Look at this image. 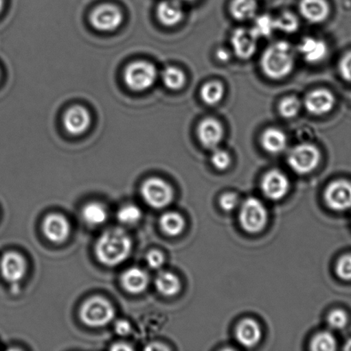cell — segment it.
I'll list each match as a JSON object with an SVG mask.
<instances>
[{
	"instance_id": "obj_19",
	"label": "cell",
	"mask_w": 351,
	"mask_h": 351,
	"mask_svg": "<svg viewBox=\"0 0 351 351\" xmlns=\"http://www.w3.org/2000/svg\"><path fill=\"white\" fill-rule=\"evenodd\" d=\"M299 10L301 15L312 23L324 22L330 13V7L326 0H302Z\"/></svg>"
},
{
	"instance_id": "obj_12",
	"label": "cell",
	"mask_w": 351,
	"mask_h": 351,
	"mask_svg": "<svg viewBox=\"0 0 351 351\" xmlns=\"http://www.w3.org/2000/svg\"><path fill=\"white\" fill-rule=\"evenodd\" d=\"M258 38L253 31L239 27L234 31L231 36V46L234 53L240 60H249L256 53Z\"/></svg>"
},
{
	"instance_id": "obj_6",
	"label": "cell",
	"mask_w": 351,
	"mask_h": 351,
	"mask_svg": "<svg viewBox=\"0 0 351 351\" xmlns=\"http://www.w3.org/2000/svg\"><path fill=\"white\" fill-rule=\"evenodd\" d=\"M321 153L313 144L304 143L295 146L288 154V164L298 174H308L318 167Z\"/></svg>"
},
{
	"instance_id": "obj_41",
	"label": "cell",
	"mask_w": 351,
	"mask_h": 351,
	"mask_svg": "<svg viewBox=\"0 0 351 351\" xmlns=\"http://www.w3.org/2000/svg\"><path fill=\"white\" fill-rule=\"evenodd\" d=\"M216 55L218 60L223 62V63L229 62L230 58H231V53H230V51L225 47L219 48V49L216 51Z\"/></svg>"
},
{
	"instance_id": "obj_9",
	"label": "cell",
	"mask_w": 351,
	"mask_h": 351,
	"mask_svg": "<svg viewBox=\"0 0 351 351\" xmlns=\"http://www.w3.org/2000/svg\"><path fill=\"white\" fill-rule=\"evenodd\" d=\"M325 199L330 208L346 211L351 208V184L345 180L332 182L326 189Z\"/></svg>"
},
{
	"instance_id": "obj_7",
	"label": "cell",
	"mask_w": 351,
	"mask_h": 351,
	"mask_svg": "<svg viewBox=\"0 0 351 351\" xmlns=\"http://www.w3.org/2000/svg\"><path fill=\"white\" fill-rule=\"evenodd\" d=\"M141 195L148 205L157 209L170 205L174 195L170 185L158 178L147 179L141 187Z\"/></svg>"
},
{
	"instance_id": "obj_39",
	"label": "cell",
	"mask_w": 351,
	"mask_h": 351,
	"mask_svg": "<svg viewBox=\"0 0 351 351\" xmlns=\"http://www.w3.org/2000/svg\"><path fill=\"white\" fill-rule=\"evenodd\" d=\"M339 71L346 81L351 82V51L345 55L340 61Z\"/></svg>"
},
{
	"instance_id": "obj_46",
	"label": "cell",
	"mask_w": 351,
	"mask_h": 351,
	"mask_svg": "<svg viewBox=\"0 0 351 351\" xmlns=\"http://www.w3.org/2000/svg\"><path fill=\"white\" fill-rule=\"evenodd\" d=\"M179 1L192 2L194 1V0H179Z\"/></svg>"
},
{
	"instance_id": "obj_33",
	"label": "cell",
	"mask_w": 351,
	"mask_h": 351,
	"mask_svg": "<svg viewBox=\"0 0 351 351\" xmlns=\"http://www.w3.org/2000/svg\"><path fill=\"white\" fill-rule=\"evenodd\" d=\"M337 348V343L331 333L322 332L313 339L311 350L315 351H332Z\"/></svg>"
},
{
	"instance_id": "obj_26",
	"label": "cell",
	"mask_w": 351,
	"mask_h": 351,
	"mask_svg": "<svg viewBox=\"0 0 351 351\" xmlns=\"http://www.w3.org/2000/svg\"><path fill=\"white\" fill-rule=\"evenodd\" d=\"M258 10L256 0H233L230 5V12L234 19L247 21L256 17Z\"/></svg>"
},
{
	"instance_id": "obj_34",
	"label": "cell",
	"mask_w": 351,
	"mask_h": 351,
	"mask_svg": "<svg viewBox=\"0 0 351 351\" xmlns=\"http://www.w3.org/2000/svg\"><path fill=\"white\" fill-rule=\"evenodd\" d=\"M211 161L216 169L223 171L229 167L231 163V158L225 150L215 149L213 150Z\"/></svg>"
},
{
	"instance_id": "obj_15",
	"label": "cell",
	"mask_w": 351,
	"mask_h": 351,
	"mask_svg": "<svg viewBox=\"0 0 351 351\" xmlns=\"http://www.w3.org/2000/svg\"><path fill=\"white\" fill-rule=\"evenodd\" d=\"M335 97L328 89L319 88L306 96L304 106L309 113L322 116L332 111L335 105Z\"/></svg>"
},
{
	"instance_id": "obj_14",
	"label": "cell",
	"mask_w": 351,
	"mask_h": 351,
	"mask_svg": "<svg viewBox=\"0 0 351 351\" xmlns=\"http://www.w3.org/2000/svg\"><path fill=\"white\" fill-rule=\"evenodd\" d=\"M43 230L45 237L55 243H64L70 234V223L60 213H51L44 219Z\"/></svg>"
},
{
	"instance_id": "obj_5",
	"label": "cell",
	"mask_w": 351,
	"mask_h": 351,
	"mask_svg": "<svg viewBox=\"0 0 351 351\" xmlns=\"http://www.w3.org/2000/svg\"><path fill=\"white\" fill-rule=\"evenodd\" d=\"M240 222L249 233L261 232L267 226L268 213L266 206L256 198L247 199L240 211Z\"/></svg>"
},
{
	"instance_id": "obj_37",
	"label": "cell",
	"mask_w": 351,
	"mask_h": 351,
	"mask_svg": "<svg viewBox=\"0 0 351 351\" xmlns=\"http://www.w3.org/2000/svg\"><path fill=\"white\" fill-rule=\"evenodd\" d=\"M239 204L238 195L235 193H226L220 198V206L225 211H233Z\"/></svg>"
},
{
	"instance_id": "obj_32",
	"label": "cell",
	"mask_w": 351,
	"mask_h": 351,
	"mask_svg": "<svg viewBox=\"0 0 351 351\" xmlns=\"http://www.w3.org/2000/svg\"><path fill=\"white\" fill-rule=\"evenodd\" d=\"M302 108L300 99L295 96H287L282 99L278 110L284 119H292L297 116Z\"/></svg>"
},
{
	"instance_id": "obj_20",
	"label": "cell",
	"mask_w": 351,
	"mask_h": 351,
	"mask_svg": "<svg viewBox=\"0 0 351 351\" xmlns=\"http://www.w3.org/2000/svg\"><path fill=\"white\" fill-rule=\"evenodd\" d=\"M122 284L124 289L129 293L140 294L146 290L149 285V276L139 267H131L123 273Z\"/></svg>"
},
{
	"instance_id": "obj_40",
	"label": "cell",
	"mask_w": 351,
	"mask_h": 351,
	"mask_svg": "<svg viewBox=\"0 0 351 351\" xmlns=\"http://www.w3.org/2000/svg\"><path fill=\"white\" fill-rule=\"evenodd\" d=\"M115 331L120 336H126L132 331V326L125 319H120V321L115 322Z\"/></svg>"
},
{
	"instance_id": "obj_31",
	"label": "cell",
	"mask_w": 351,
	"mask_h": 351,
	"mask_svg": "<svg viewBox=\"0 0 351 351\" xmlns=\"http://www.w3.org/2000/svg\"><path fill=\"white\" fill-rule=\"evenodd\" d=\"M276 29L286 34L295 33L299 27V20L294 13L284 12L275 19Z\"/></svg>"
},
{
	"instance_id": "obj_21",
	"label": "cell",
	"mask_w": 351,
	"mask_h": 351,
	"mask_svg": "<svg viewBox=\"0 0 351 351\" xmlns=\"http://www.w3.org/2000/svg\"><path fill=\"white\" fill-rule=\"evenodd\" d=\"M236 339L240 345L251 348L257 346L261 339V328L252 319H245L239 323L236 330Z\"/></svg>"
},
{
	"instance_id": "obj_29",
	"label": "cell",
	"mask_w": 351,
	"mask_h": 351,
	"mask_svg": "<svg viewBox=\"0 0 351 351\" xmlns=\"http://www.w3.org/2000/svg\"><path fill=\"white\" fill-rule=\"evenodd\" d=\"M251 30L258 39L271 36L277 30L274 17L268 14L256 17Z\"/></svg>"
},
{
	"instance_id": "obj_45",
	"label": "cell",
	"mask_w": 351,
	"mask_h": 351,
	"mask_svg": "<svg viewBox=\"0 0 351 351\" xmlns=\"http://www.w3.org/2000/svg\"><path fill=\"white\" fill-rule=\"evenodd\" d=\"M3 7V0H0V13H1Z\"/></svg>"
},
{
	"instance_id": "obj_30",
	"label": "cell",
	"mask_w": 351,
	"mask_h": 351,
	"mask_svg": "<svg viewBox=\"0 0 351 351\" xmlns=\"http://www.w3.org/2000/svg\"><path fill=\"white\" fill-rule=\"evenodd\" d=\"M117 218L123 225L133 226L142 218V212L139 206L133 204L123 206L117 213Z\"/></svg>"
},
{
	"instance_id": "obj_36",
	"label": "cell",
	"mask_w": 351,
	"mask_h": 351,
	"mask_svg": "<svg viewBox=\"0 0 351 351\" xmlns=\"http://www.w3.org/2000/svg\"><path fill=\"white\" fill-rule=\"evenodd\" d=\"M336 273L343 280H351V254L342 256L337 263Z\"/></svg>"
},
{
	"instance_id": "obj_28",
	"label": "cell",
	"mask_w": 351,
	"mask_h": 351,
	"mask_svg": "<svg viewBox=\"0 0 351 351\" xmlns=\"http://www.w3.org/2000/svg\"><path fill=\"white\" fill-rule=\"evenodd\" d=\"M161 77L165 87L174 91L183 88L187 80L184 72L174 66L165 68L161 72Z\"/></svg>"
},
{
	"instance_id": "obj_42",
	"label": "cell",
	"mask_w": 351,
	"mask_h": 351,
	"mask_svg": "<svg viewBox=\"0 0 351 351\" xmlns=\"http://www.w3.org/2000/svg\"><path fill=\"white\" fill-rule=\"evenodd\" d=\"M113 350H133V347L126 343H117L111 348Z\"/></svg>"
},
{
	"instance_id": "obj_2",
	"label": "cell",
	"mask_w": 351,
	"mask_h": 351,
	"mask_svg": "<svg viewBox=\"0 0 351 351\" xmlns=\"http://www.w3.org/2000/svg\"><path fill=\"white\" fill-rule=\"evenodd\" d=\"M294 48L287 41H277L264 50L261 57V68L264 74L274 80H280L291 73L295 66Z\"/></svg>"
},
{
	"instance_id": "obj_38",
	"label": "cell",
	"mask_w": 351,
	"mask_h": 351,
	"mask_svg": "<svg viewBox=\"0 0 351 351\" xmlns=\"http://www.w3.org/2000/svg\"><path fill=\"white\" fill-rule=\"evenodd\" d=\"M147 264L152 269H159L164 264L163 254L158 250H150L146 256Z\"/></svg>"
},
{
	"instance_id": "obj_10",
	"label": "cell",
	"mask_w": 351,
	"mask_h": 351,
	"mask_svg": "<svg viewBox=\"0 0 351 351\" xmlns=\"http://www.w3.org/2000/svg\"><path fill=\"white\" fill-rule=\"evenodd\" d=\"M91 116L88 110L82 106H73L65 112L63 125L71 136H80L91 127Z\"/></svg>"
},
{
	"instance_id": "obj_1",
	"label": "cell",
	"mask_w": 351,
	"mask_h": 351,
	"mask_svg": "<svg viewBox=\"0 0 351 351\" xmlns=\"http://www.w3.org/2000/svg\"><path fill=\"white\" fill-rule=\"evenodd\" d=\"M132 251V241L125 230H106L95 244V254L100 263L108 267L122 264Z\"/></svg>"
},
{
	"instance_id": "obj_24",
	"label": "cell",
	"mask_w": 351,
	"mask_h": 351,
	"mask_svg": "<svg viewBox=\"0 0 351 351\" xmlns=\"http://www.w3.org/2000/svg\"><path fill=\"white\" fill-rule=\"evenodd\" d=\"M82 218L89 226H98L106 221L108 212L104 206L98 202H91L82 208Z\"/></svg>"
},
{
	"instance_id": "obj_22",
	"label": "cell",
	"mask_w": 351,
	"mask_h": 351,
	"mask_svg": "<svg viewBox=\"0 0 351 351\" xmlns=\"http://www.w3.org/2000/svg\"><path fill=\"white\" fill-rule=\"evenodd\" d=\"M261 144L267 152L278 154L283 153L288 146L286 135L281 130L269 128L261 136Z\"/></svg>"
},
{
	"instance_id": "obj_35",
	"label": "cell",
	"mask_w": 351,
	"mask_h": 351,
	"mask_svg": "<svg viewBox=\"0 0 351 351\" xmlns=\"http://www.w3.org/2000/svg\"><path fill=\"white\" fill-rule=\"evenodd\" d=\"M328 322L330 328L336 330L343 329L346 328L347 322H348V317H347L345 311H341V309H335V311L330 313Z\"/></svg>"
},
{
	"instance_id": "obj_27",
	"label": "cell",
	"mask_w": 351,
	"mask_h": 351,
	"mask_svg": "<svg viewBox=\"0 0 351 351\" xmlns=\"http://www.w3.org/2000/svg\"><path fill=\"white\" fill-rule=\"evenodd\" d=\"M225 92V87L221 82H209L202 86L201 97L206 105L215 106L222 101Z\"/></svg>"
},
{
	"instance_id": "obj_8",
	"label": "cell",
	"mask_w": 351,
	"mask_h": 351,
	"mask_svg": "<svg viewBox=\"0 0 351 351\" xmlns=\"http://www.w3.org/2000/svg\"><path fill=\"white\" fill-rule=\"evenodd\" d=\"M122 10L113 5H102L92 10L89 20L96 30L102 32H111L122 25L123 23Z\"/></svg>"
},
{
	"instance_id": "obj_16",
	"label": "cell",
	"mask_w": 351,
	"mask_h": 351,
	"mask_svg": "<svg viewBox=\"0 0 351 351\" xmlns=\"http://www.w3.org/2000/svg\"><path fill=\"white\" fill-rule=\"evenodd\" d=\"M198 137L202 145L208 149H218L223 137L221 123L215 119H203L198 127Z\"/></svg>"
},
{
	"instance_id": "obj_25",
	"label": "cell",
	"mask_w": 351,
	"mask_h": 351,
	"mask_svg": "<svg viewBox=\"0 0 351 351\" xmlns=\"http://www.w3.org/2000/svg\"><path fill=\"white\" fill-rule=\"evenodd\" d=\"M160 227L161 230L168 236H178L183 232L185 220L180 213L168 212L163 213L160 218Z\"/></svg>"
},
{
	"instance_id": "obj_13",
	"label": "cell",
	"mask_w": 351,
	"mask_h": 351,
	"mask_svg": "<svg viewBox=\"0 0 351 351\" xmlns=\"http://www.w3.org/2000/svg\"><path fill=\"white\" fill-rule=\"evenodd\" d=\"M288 189H290V182L286 176L280 171H268L261 182V189L264 195L273 201H278L284 198L287 195Z\"/></svg>"
},
{
	"instance_id": "obj_23",
	"label": "cell",
	"mask_w": 351,
	"mask_h": 351,
	"mask_svg": "<svg viewBox=\"0 0 351 351\" xmlns=\"http://www.w3.org/2000/svg\"><path fill=\"white\" fill-rule=\"evenodd\" d=\"M157 290L165 297H173L181 290V282L177 275L170 271H161L155 280Z\"/></svg>"
},
{
	"instance_id": "obj_3",
	"label": "cell",
	"mask_w": 351,
	"mask_h": 351,
	"mask_svg": "<svg viewBox=\"0 0 351 351\" xmlns=\"http://www.w3.org/2000/svg\"><path fill=\"white\" fill-rule=\"evenodd\" d=\"M157 75V68L153 64L147 61H136L127 65L124 71V81L133 91L143 92L152 87Z\"/></svg>"
},
{
	"instance_id": "obj_18",
	"label": "cell",
	"mask_w": 351,
	"mask_h": 351,
	"mask_svg": "<svg viewBox=\"0 0 351 351\" xmlns=\"http://www.w3.org/2000/svg\"><path fill=\"white\" fill-rule=\"evenodd\" d=\"M157 15L161 24L173 27L183 19V8L179 0H163L157 6Z\"/></svg>"
},
{
	"instance_id": "obj_17",
	"label": "cell",
	"mask_w": 351,
	"mask_h": 351,
	"mask_svg": "<svg viewBox=\"0 0 351 351\" xmlns=\"http://www.w3.org/2000/svg\"><path fill=\"white\" fill-rule=\"evenodd\" d=\"M298 51L308 63L318 64L328 56V47L324 40L305 37L299 44Z\"/></svg>"
},
{
	"instance_id": "obj_11",
	"label": "cell",
	"mask_w": 351,
	"mask_h": 351,
	"mask_svg": "<svg viewBox=\"0 0 351 351\" xmlns=\"http://www.w3.org/2000/svg\"><path fill=\"white\" fill-rule=\"evenodd\" d=\"M26 271V261L22 254L12 251L3 254L0 261V271L5 280L12 284H17L23 280Z\"/></svg>"
},
{
	"instance_id": "obj_43",
	"label": "cell",
	"mask_w": 351,
	"mask_h": 351,
	"mask_svg": "<svg viewBox=\"0 0 351 351\" xmlns=\"http://www.w3.org/2000/svg\"><path fill=\"white\" fill-rule=\"evenodd\" d=\"M146 350H168L166 346L163 345H160V343H153V345H150L149 347H147Z\"/></svg>"
},
{
	"instance_id": "obj_44",
	"label": "cell",
	"mask_w": 351,
	"mask_h": 351,
	"mask_svg": "<svg viewBox=\"0 0 351 351\" xmlns=\"http://www.w3.org/2000/svg\"><path fill=\"white\" fill-rule=\"evenodd\" d=\"M343 349L346 350H351V339H350L349 341H347Z\"/></svg>"
},
{
	"instance_id": "obj_4",
	"label": "cell",
	"mask_w": 351,
	"mask_h": 351,
	"mask_svg": "<svg viewBox=\"0 0 351 351\" xmlns=\"http://www.w3.org/2000/svg\"><path fill=\"white\" fill-rule=\"evenodd\" d=\"M115 308L112 304L101 297L89 298L80 309L82 322L91 328H101L108 325L115 318Z\"/></svg>"
}]
</instances>
